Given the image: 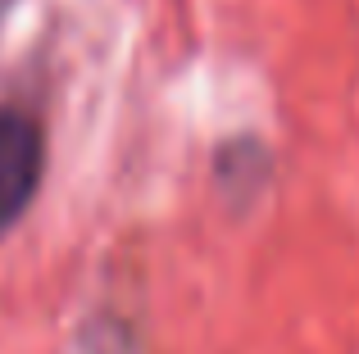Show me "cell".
I'll use <instances>...</instances> for the list:
<instances>
[{"mask_svg":"<svg viewBox=\"0 0 359 354\" xmlns=\"http://www.w3.org/2000/svg\"><path fill=\"white\" fill-rule=\"evenodd\" d=\"M46 182V127L18 105H0V241L27 218Z\"/></svg>","mask_w":359,"mask_h":354,"instance_id":"6da1fadb","label":"cell"},{"mask_svg":"<svg viewBox=\"0 0 359 354\" xmlns=\"http://www.w3.org/2000/svg\"><path fill=\"white\" fill-rule=\"evenodd\" d=\"M14 5H18V0H0V32H5V23H9V14H14Z\"/></svg>","mask_w":359,"mask_h":354,"instance_id":"3957f363","label":"cell"},{"mask_svg":"<svg viewBox=\"0 0 359 354\" xmlns=\"http://www.w3.org/2000/svg\"><path fill=\"white\" fill-rule=\"evenodd\" d=\"M269 173H273V155L259 136H232V141H223L219 155H214V177H219L223 195H228L232 204H250L255 195L264 191Z\"/></svg>","mask_w":359,"mask_h":354,"instance_id":"7a4b0ae2","label":"cell"}]
</instances>
